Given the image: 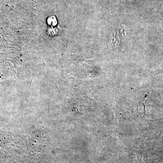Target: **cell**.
Returning <instances> with one entry per match:
<instances>
[]
</instances>
